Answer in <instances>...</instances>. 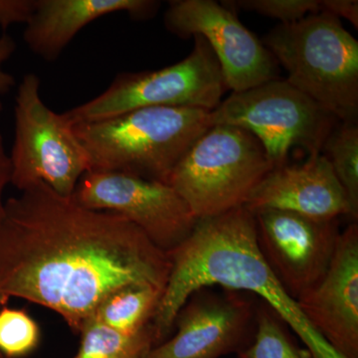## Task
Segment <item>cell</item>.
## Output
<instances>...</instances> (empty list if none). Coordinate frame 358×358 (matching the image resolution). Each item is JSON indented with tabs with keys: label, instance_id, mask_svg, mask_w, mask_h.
<instances>
[{
	"label": "cell",
	"instance_id": "9",
	"mask_svg": "<svg viewBox=\"0 0 358 358\" xmlns=\"http://www.w3.org/2000/svg\"><path fill=\"white\" fill-rule=\"evenodd\" d=\"M73 197L86 208L122 216L167 254L189 236L197 222L171 185L134 174L87 171Z\"/></svg>",
	"mask_w": 358,
	"mask_h": 358
},
{
	"label": "cell",
	"instance_id": "14",
	"mask_svg": "<svg viewBox=\"0 0 358 358\" xmlns=\"http://www.w3.org/2000/svg\"><path fill=\"white\" fill-rule=\"evenodd\" d=\"M244 207L251 213L282 210L324 220L352 217L345 192L322 154L308 157L303 164L274 167Z\"/></svg>",
	"mask_w": 358,
	"mask_h": 358
},
{
	"label": "cell",
	"instance_id": "22",
	"mask_svg": "<svg viewBox=\"0 0 358 358\" xmlns=\"http://www.w3.org/2000/svg\"><path fill=\"white\" fill-rule=\"evenodd\" d=\"M34 0H0V26L25 24L29 20Z\"/></svg>",
	"mask_w": 358,
	"mask_h": 358
},
{
	"label": "cell",
	"instance_id": "5",
	"mask_svg": "<svg viewBox=\"0 0 358 358\" xmlns=\"http://www.w3.org/2000/svg\"><path fill=\"white\" fill-rule=\"evenodd\" d=\"M273 169L253 134L229 124H213L179 160L167 185L199 220L244 207Z\"/></svg>",
	"mask_w": 358,
	"mask_h": 358
},
{
	"label": "cell",
	"instance_id": "6",
	"mask_svg": "<svg viewBox=\"0 0 358 358\" xmlns=\"http://www.w3.org/2000/svg\"><path fill=\"white\" fill-rule=\"evenodd\" d=\"M193 39L192 52L180 62L159 70L121 73L101 95L65 112V119L73 127L145 108L213 110L227 87L206 40Z\"/></svg>",
	"mask_w": 358,
	"mask_h": 358
},
{
	"label": "cell",
	"instance_id": "10",
	"mask_svg": "<svg viewBox=\"0 0 358 358\" xmlns=\"http://www.w3.org/2000/svg\"><path fill=\"white\" fill-rule=\"evenodd\" d=\"M164 25L179 38L203 37L232 93L279 79V64L274 56L240 22L236 11L222 2L173 0L164 13Z\"/></svg>",
	"mask_w": 358,
	"mask_h": 358
},
{
	"label": "cell",
	"instance_id": "3",
	"mask_svg": "<svg viewBox=\"0 0 358 358\" xmlns=\"http://www.w3.org/2000/svg\"><path fill=\"white\" fill-rule=\"evenodd\" d=\"M211 110L155 107L73 126L90 171H117L167 183L185 152L210 127Z\"/></svg>",
	"mask_w": 358,
	"mask_h": 358
},
{
	"label": "cell",
	"instance_id": "23",
	"mask_svg": "<svg viewBox=\"0 0 358 358\" xmlns=\"http://www.w3.org/2000/svg\"><path fill=\"white\" fill-rule=\"evenodd\" d=\"M16 50V43L8 34L0 36V95L9 93L15 86V79L13 75L3 69V65L13 55Z\"/></svg>",
	"mask_w": 358,
	"mask_h": 358
},
{
	"label": "cell",
	"instance_id": "11",
	"mask_svg": "<svg viewBox=\"0 0 358 358\" xmlns=\"http://www.w3.org/2000/svg\"><path fill=\"white\" fill-rule=\"evenodd\" d=\"M253 214L261 254L296 300L327 272L341 232L338 219L324 220L282 210Z\"/></svg>",
	"mask_w": 358,
	"mask_h": 358
},
{
	"label": "cell",
	"instance_id": "19",
	"mask_svg": "<svg viewBox=\"0 0 358 358\" xmlns=\"http://www.w3.org/2000/svg\"><path fill=\"white\" fill-rule=\"evenodd\" d=\"M259 308L253 338L238 358H303L287 324L265 303Z\"/></svg>",
	"mask_w": 358,
	"mask_h": 358
},
{
	"label": "cell",
	"instance_id": "4",
	"mask_svg": "<svg viewBox=\"0 0 358 358\" xmlns=\"http://www.w3.org/2000/svg\"><path fill=\"white\" fill-rule=\"evenodd\" d=\"M263 44L286 70L289 85L338 121L357 122L358 41L339 18L310 14L275 26Z\"/></svg>",
	"mask_w": 358,
	"mask_h": 358
},
{
	"label": "cell",
	"instance_id": "26",
	"mask_svg": "<svg viewBox=\"0 0 358 358\" xmlns=\"http://www.w3.org/2000/svg\"><path fill=\"white\" fill-rule=\"evenodd\" d=\"M3 110V103H2L1 101H0V113Z\"/></svg>",
	"mask_w": 358,
	"mask_h": 358
},
{
	"label": "cell",
	"instance_id": "8",
	"mask_svg": "<svg viewBox=\"0 0 358 358\" xmlns=\"http://www.w3.org/2000/svg\"><path fill=\"white\" fill-rule=\"evenodd\" d=\"M11 185L20 192L43 182L71 197L90 171L86 150L63 114L47 107L40 96L37 75L26 74L14 106V141L9 154Z\"/></svg>",
	"mask_w": 358,
	"mask_h": 358
},
{
	"label": "cell",
	"instance_id": "1",
	"mask_svg": "<svg viewBox=\"0 0 358 358\" xmlns=\"http://www.w3.org/2000/svg\"><path fill=\"white\" fill-rule=\"evenodd\" d=\"M171 263L143 231L43 182L6 201L0 222V307L22 299L58 313L73 331L110 294L145 285L164 292Z\"/></svg>",
	"mask_w": 358,
	"mask_h": 358
},
{
	"label": "cell",
	"instance_id": "18",
	"mask_svg": "<svg viewBox=\"0 0 358 358\" xmlns=\"http://www.w3.org/2000/svg\"><path fill=\"white\" fill-rule=\"evenodd\" d=\"M350 204L353 222L358 218L357 122H341L329 134L322 148Z\"/></svg>",
	"mask_w": 358,
	"mask_h": 358
},
{
	"label": "cell",
	"instance_id": "7",
	"mask_svg": "<svg viewBox=\"0 0 358 358\" xmlns=\"http://www.w3.org/2000/svg\"><path fill=\"white\" fill-rule=\"evenodd\" d=\"M210 115L212 126L229 124L253 134L274 167L288 164L294 148L308 157L322 154L338 124L319 103L281 79L231 94Z\"/></svg>",
	"mask_w": 358,
	"mask_h": 358
},
{
	"label": "cell",
	"instance_id": "21",
	"mask_svg": "<svg viewBox=\"0 0 358 358\" xmlns=\"http://www.w3.org/2000/svg\"><path fill=\"white\" fill-rule=\"evenodd\" d=\"M229 8L253 11L281 21V24L296 22L310 14L320 13V0H236L222 1Z\"/></svg>",
	"mask_w": 358,
	"mask_h": 358
},
{
	"label": "cell",
	"instance_id": "24",
	"mask_svg": "<svg viewBox=\"0 0 358 358\" xmlns=\"http://www.w3.org/2000/svg\"><path fill=\"white\" fill-rule=\"evenodd\" d=\"M320 11L338 18H345L357 29L358 28L357 0H320Z\"/></svg>",
	"mask_w": 358,
	"mask_h": 358
},
{
	"label": "cell",
	"instance_id": "25",
	"mask_svg": "<svg viewBox=\"0 0 358 358\" xmlns=\"http://www.w3.org/2000/svg\"><path fill=\"white\" fill-rule=\"evenodd\" d=\"M11 173H13V169H11L10 157L4 145L3 136L0 133V222L6 211V200H4V192L7 185H11Z\"/></svg>",
	"mask_w": 358,
	"mask_h": 358
},
{
	"label": "cell",
	"instance_id": "12",
	"mask_svg": "<svg viewBox=\"0 0 358 358\" xmlns=\"http://www.w3.org/2000/svg\"><path fill=\"white\" fill-rule=\"evenodd\" d=\"M256 315L253 303L240 292L200 289L176 315L173 336L155 346L148 358H221L239 353L253 338Z\"/></svg>",
	"mask_w": 358,
	"mask_h": 358
},
{
	"label": "cell",
	"instance_id": "27",
	"mask_svg": "<svg viewBox=\"0 0 358 358\" xmlns=\"http://www.w3.org/2000/svg\"><path fill=\"white\" fill-rule=\"evenodd\" d=\"M0 358H2V357H1V355H0Z\"/></svg>",
	"mask_w": 358,
	"mask_h": 358
},
{
	"label": "cell",
	"instance_id": "17",
	"mask_svg": "<svg viewBox=\"0 0 358 358\" xmlns=\"http://www.w3.org/2000/svg\"><path fill=\"white\" fill-rule=\"evenodd\" d=\"M79 334L81 341L72 358H148L157 345L152 324L138 333L127 334L91 317Z\"/></svg>",
	"mask_w": 358,
	"mask_h": 358
},
{
	"label": "cell",
	"instance_id": "16",
	"mask_svg": "<svg viewBox=\"0 0 358 358\" xmlns=\"http://www.w3.org/2000/svg\"><path fill=\"white\" fill-rule=\"evenodd\" d=\"M162 293L145 285L124 287L108 296L92 317L120 333H138L152 324Z\"/></svg>",
	"mask_w": 358,
	"mask_h": 358
},
{
	"label": "cell",
	"instance_id": "2",
	"mask_svg": "<svg viewBox=\"0 0 358 358\" xmlns=\"http://www.w3.org/2000/svg\"><path fill=\"white\" fill-rule=\"evenodd\" d=\"M169 257L171 274L152 320L157 343L173 331L176 315L193 293L218 286L258 296L305 343L312 358H343L315 333L268 267L257 243L255 217L245 207L199 219Z\"/></svg>",
	"mask_w": 358,
	"mask_h": 358
},
{
	"label": "cell",
	"instance_id": "13",
	"mask_svg": "<svg viewBox=\"0 0 358 358\" xmlns=\"http://www.w3.org/2000/svg\"><path fill=\"white\" fill-rule=\"evenodd\" d=\"M296 301L310 326L334 352L358 358L357 222L341 231L327 272Z\"/></svg>",
	"mask_w": 358,
	"mask_h": 358
},
{
	"label": "cell",
	"instance_id": "15",
	"mask_svg": "<svg viewBox=\"0 0 358 358\" xmlns=\"http://www.w3.org/2000/svg\"><path fill=\"white\" fill-rule=\"evenodd\" d=\"M160 6L155 0H34L23 39L35 55L53 62L78 32L98 18L126 13L131 20H150Z\"/></svg>",
	"mask_w": 358,
	"mask_h": 358
},
{
	"label": "cell",
	"instance_id": "20",
	"mask_svg": "<svg viewBox=\"0 0 358 358\" xmlns=\"http://www.w3.org/2000/svg\"><path fill=\"white\" fill-rule=\"evenodd\" d=\"M38 324L25 310L0 308V353L6 357H26L38 345Z\"/></svg>",
	"mask_w": 358,
	"mask_h": 358
}]
</instances>
